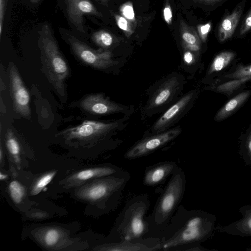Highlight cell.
Instances as JSON below:
<instances>
[{
	"mask_svg": "<svg viewBox=\"0 0 251 251\" xmlns=\"http://www.w3.org/2000/svg\"><path fill=\"white\" fill-rule=\"evenodd\" d=\"M38 33L42 69L55 92L64 99L66 97L65 82L69 75L68 65L49 25L44 24Z\"/></svg>",
	"mask_w": 251,
	"mask_h": 251,
	"instance_id": "4",
	"label": "cell"
},
{
	"mask_svg": "<svg viewBox=\"0 0 251 251\" xmlns=\"http://www.w3.org/2000/svg\"><path fill=\"white\" fill-rule=\"evenodd\" d=\"M68 41L75 56L83 63L94 69L104 70L118 63L113 59L109 51L95 50L72 35L68 36Z\"/></svg>",
	"mask_w": 251,
	"mask_h": 251,
	"instance_id": "7",
	"label": "cell"
},
{
	"mask_svg": "<svg viewBox=\"0 0 251 251\" xmlns=\"http://www.w3.org/2000/svg\"><path fill=\"white\" fill-rule=\"evenodd\" d=\"M161 240L158 237H146L110 243L100 249L101 250L112 251H161Z\"/></svg>",
	"mask_w": 251,
	"mask_h": 251,
	"instance_id": "14",
	"label": "cell"
},
{
	"mask_svg": "<svg viewBox=\"0 0 251 251\" xmlns=\"http://www.w3.org/2000/svg\"><path fill=\"white\" fill-rule=\"evenodd\" d=\"M39 238L40 241L47 247H53L63 237V231L58 228L50 227L45 229Z\"/></svg>",
	"mask_w": 251,
	"mask_h": 251,
	"instance_id": "20",
	"label": "cell"
},
{
	"mask_svg": "<svg viewBox=\"0 0 251 251\" xmlns=\"http://www.w3.org/2000/svg\"><path fill=\"white\" fill-rule=\"evenodd\" d=\"M114 17L118 26L124 32L127 37L130 36L134 32L131 23L122 15L115 14Z\"/></svg>",
	"mask_w": 251,
	"mask_h": 251,
	"instance_id": "27",
	"label": "cell"
},
{
	"mask_svg": "<svg viewBox=\"0 0 251 251\" xmlns=\"http://www.w3.org/2000/svg\"><path fill=\"white\" fill-rule=\"evenodd\" d=\"M194 52L186 50L183 54L184 63L188 65H192L196 61V57Z\"/></svg>",
	"mask_w": 251,
	"mask_h": 251,
	"instance_id": "35",
	"label": "cell"
},
{
	"mask_svg": "<svg viewBox=\"0 0 251 251\" xmlns=\"http://www.w3.org/2000/svg\"><path fill=\"white\" fill-rule=\"evenodd\" d=\"M8 191L12 201L19 204L23 201L25 193L24 186L17 180H13L8 185Z\"/></svg>",
	"mask_w": 251,
	"mask_h": 251,
	"instance_id": "26",
	"label": "cell"
},
{
	"mask_svg": "<svg viewBox=\"0 0 251 251\" xmlns=\"http://www.w3.org/2000/svg\"><path fill=\"white\" fill-rule=\"evenodd\" d=\"M6 146L12 159L18 165L20 162L21 147L13 132L9 130L6 135Z\"/></svg>",
	"mask_w": 251,
	"mask_h": 251,
	"instance_id": "22",
	"label": "cell"
},
{
	"mask_svg": "<svg viewBox=\"0 0 251 251\" xmlns=\"http://www.w3.org/2000/svg\"><path fill=\"white\" fill-rule=\"evenodd\" d=\"M163 17L165 21L169 25L172 23L173 13L170 5L166 3L163 9Z\"/></svg>",
	"mask_w": 251,
	"mask_h": 251,
	"instance_id": "34",
	"label": "cell"
},
{
	"mask_svg": "<svg viewBox=\"0 0 251 251\" xmlns=\"http://www.w3.org/2000/svg\"><path fill=\"white\" fill-rule=\"evenodd\" d=\"M85 111L95 115L104 116L124 112V106L111 101L101 93L90 94L84 97L80 103Z\"/></svg>",
	"mask_w": 251,
	"mask_h": 251,
	"instance_id": "12",
	"label": "cell"
},
{
	"mask_svg": "<svg viewBox=\"0 0 251 251\" xmlns=\"http://www.w3.org/2000/svg\"><path fill=\"white\" fill-rule=\"evenodd\" d=\"M179 127L146 136L126 151L124 158L134 159L147 156L176 138L181 132Z\"/></svg>",
	"mask_w": 251,
	"mask_h": 251,
	"instance_id": "8",
	"label": "cell"
},
{
	"mask_svg": "<svg viewBox=\"0 0 251 251\" xmlns=\"http://www.w3.org/2000/svg\"><path fill=\"white\" fill-rule=\"evenodd\" d=\"M197 28L198 34L201 40L203 42H205L207 39L208 34L211 30V22L207 23L204 25H199Z\"/></svg>",
	"mask_w": 251,
	"mask_h": 251,
	"instance_id": "32",
	"label": "cell"
},
{
	"mask_svg": "<svg viewBox=\"0 0 251 251\" xmlns=\"http://www.w3.org/2000/svg\"><path fill=\"white\" fill-rule=\"evenodd\" d=\"M150 205L148 195L145 194L128 200L117 219L112 231L111 243L148 237L147 214Z\"/></svg>",
	"mask_w": 251,
	"mask_h": 251,
	"instance_id": "3",
	"label": "cell"
},
{
	"mask_svg": "<svg viewBox=\"0 0 251 251\" xmlns=\"http://www.w3.org/2000/svg\"><path fill=\"white\" fill-rule=\"evenodd\" d=\"M194 97L195 92H189L173 104L154 123L152 134L165 131L177 122L188 111Z\"/></svg>",
	"mask_w": 251,
	"mask_h": 251,
	"instance_id": "10",
	"label": "cell"
},
{
	"mask_svg": "<svg viewBox=\"0 0 251 251\" xmlns=\"http://www.w3.org/2000/svg\"><path fill=\"white\" fill-rule=\"evenodd\" d=\"M11 93L15 111L22 116L30 119V96L15 66L9 65Z\"/></svg>",
	"mask_w": 251,
	"mask_h": 251,
	"instance_id": "11",
	"label": "cell"
},
{
	"mask_svg": "<svg viewBox=\"0 0 251 251\" xmlns=\"http://www.w3.org/2000/svg\"><path fill=\"white\" fill-rule=\"evenodd\" d=\"M178 165L175 161H165L146 168L143 184L147 186H155L162 183L170 177Z\"/></svg>",
	"mask_w": 251,
	"mask_h": 251,
	"instance_id": "16",
	"label": "cell"
},
{
	"mask_svg": "<svg viewBox=\"0 0 251 251\" xmlns=\"http://www.w3.org/2000/svg\"><path fill=\"white\" fill-rule=\"evenodd\" d=\"M119 126L120 123L117 122L85 121L77 126L64 130L60 134L67 140L86 143L101 139Z\"/></svg>",
	"mask_w": 251,
	"mask_h": 251,
	"instance_id": "6",
	"label": "cell"
},
{
	"mask_svg": "<svg viewBox=\"0 0 251 251\" xmlns=\"http://www.w3.org/2000/svg\"><path fill=\"white\" fill-rule=\"evenodd\" d=\"M5 11V0H0V36H1Z\"/></svg>",
	"mask_w": 251,
	"mask_h": 251,
	"instance_id": "36",
	"label": "cell"
},
{
	"mask_svg": "<svg viewBox=\"0 0 251 251\" xmlns=\"http://www.w3.org/2000/svg\"><path fill=\"white\" fill-rule=\"evenodd\" d=\"M180 32L182 44L201 45V39L196 31L188 26L183 21L180 22Z\"/></svg>",
	"mask_w": 251,
	"mask_h": 251,
	"instance_id": "23",
	"label": "cell"
},
{
	"mask_svg": "<svg viewBox=\"0 0 251 251\" xmlns=\"http://www.w3.org/2000/svg\"><path fill=\"white\" fill-rule=\"evenodd\" d=\"M92 40L97 45L104 49L111 47L114 41L112 35L103 30L94 32L92 35Z\"/></svg>",
	"mask_w": 251,
	"mask_h": 251,
	"instance_id": "24",
	"label": "cell"
},
{
	"mask_svg": "<svg viewBox=\"0 0 251 251\" xmlns=\"http://www.w3.org/2000/svg\"><path fill=\"white\" fill-rule=\"evenodd\" d=\"M182 79L177 75L166 78L149 98L144 112L148 115L155 113L174 100L182 88Z\"/></svg>",
	"mask_w": 251,
	"mask_h": 251,
	"instance_id": "9",
	"label": "cell"
},
{
	"mask_svg": "<svg viewBox=\"0 0 251 251\" xmlns=\"http://www.w3.org/2000/svg\"><path fill=\"white\" fill-rule=\"evenodd\" d=\"M240 154L246 164L251 167V131L245 140Z\"/></svg>",
	"mask_w": 251,
	"mask_h": 251,
	"instance_id": "29",
	"label": "cell"
},
{
	"mask_svg": "<svg viewBox=\"0 0 251 251\" xmlns=\"http://www.w3.org/2000/svg\"><path fill=\"white\" fill-rule=\"evenodd\" d=\"M251 29V9L245 17L241 26L240 35H243Z\"/></svg>",
	"mask_w": 251,
	"mask_h": 251,
	"instance_id": "33",
	"label": "cell"
},
{
	"mask_svg": "<svg viewBox=\"0 0 251 251\" xmlns=\"http://www.w3.org/2000/svg\"><path fill=\"white\" fill-rule=\"evenodd\" d=\"M97 0L98 1H99L102 3H105L106 2H107V1L108 0Z\"/></svg>",
	"mask_w": 251,
	"mask_h": 251,
	"instance_id": "41",
	"label": "cell"
},
{
	"mask_svg": "<svg viewBox=\"0 0 251 251\" xmlns=\"http://www.w3.org/2000/svg\"><path fill=\"white\" fill-rule=\"evenodd\" d=\"M246 251H251V248H247Z\"/></svg>",
	"mask_w": 251,
	"mask_h": 251,
	"instance_id": "43",
	"label": "cell"
},
{
	"mask_svg": "<svg viewBox=\"0 0 251 251\" xmlns=\"http://www.w3.org/2000/svg\"><path fill=\"white\" fill-rule=\"evenodd\" d=\"M235 53L232 51H223L214 58L209 70V74L217 72L225 68L233 60Z\"/></svg>",
	"mask_w": 251,
	"mask_h": 251,
	"instance_id": "21",
	"label": "cell"
},
{
	"mask_svg": "<svg viewBox=\"0 0 251 251\" xmlns=\"http://www.w3.org/2000/svg\"><path fill=\"white\" fill-rule=\"evenodd\" d=\"M225 77L236 79L251 77V65L247 66L239 65L233 73L227 75Z\"/></svg>",
	"mask_w": 251,
	"mask_h": 251,
	"instance_id": "28",
	"label": "cell"
},
{
	"mask_svg": "<svg viewBox=\"0 0 251 251\" xmlns=\"http://www.w3.org/2000/svg\"><path fill=\"white\" fill-rule=\"evenodd\" d=\"M198 1H199L201 3H206V4H213L217 2H219L223 0H197Z\"/></svg>",
	"mask_w": 251,
	"mask_h": 251,
	"instance_id": "38",
	"label": "cell"
},
{
	"mask_svg": "<svg viewBox=\"0 0 251 251\" xmlns=\"http://www.w3.org/2000/svg\"><path fill=\"white\" fill-rule=\"evenodd\" d=\"M124 170L114 166H104L82 170L68 177L65 181L64 184L67 187H76L90 179L117 174Z\"/></svg>",
	"mask_w": 251,
	"mask_h": 251,
	"instance_id": "15",
	"label": "cell"
},
{
	"mask_svg": "<svg viewBox=\"0 0 251 251\" xmlns=\"http://www.w3.org/2000/svg\"><path fill=\"white\" fill-rule=\"evenodd\" d=\"M130 178L129 173L124 170L118 174L100 177L80 187L75 191V196L79 199L93 203L110 200L118 204Z\"/></svg>",
	"mask_w": 251,
	"mask_h": 251,
	"instance_id": "5",
	"label": "cell"
},
{
	"mask_svg": "<svg viewBox=\"0 0 251 251\" xmlns=\"http://www.w3.org/2000/svg\"><path fill=\"white\" fill-rule=\"evenodd\" d=\"M31 2H32V3H37L39 1H40V0H30Z\"/></svg>",
	"mask_w": 251,
	"mask_h": 251,
	"instance_id": "42",
	"label": "cell"
},
{
	"mask_svg": "<svg viewBox=\"0 0 251 251\" xmlns=\"http://www.w3.org/2000/svg\"><path fill=\"white\" fill-rule=\"evenodd\" d=\"M7 177V176L4 174H2V172L0 173V179L1 180L5 179Z\"/></svg>",
	"mask_w": 251,
	"mask_h": 251,
	"instance_id": "39",
	"label": "cell"
},
{
	"mask_svg": "<svg viewBox=\"0 0 251 251\" xmlns=\"http://www.w3.org/2000/svg\"><path fill=\"white\" fill-rule=\"evenodd\" d=\"M250 94V91H245L230 100L217 113L215 120L221 121L228 116L246 100Z\"/></svg>",
	"mask_w": 251,
	"mask_h": 251,
	"instance_id": "19",
	"label": "cell"
},
{
	"mask_svg": "<svg viewBox=\"0 0 251 251\" xmlns=\"http://www.w3.org/2000/svg\"><path fill=\"white\" fill-rule=\"evenodd\" d=\"M2 149L1 148L0 150V161H2Z\"/></svg>",
	"mask_w": 251,
	"mask_h": 251,
	"instance_id": "40",
	"label": "cell"
},
{
	"mask_svg": "<svg viewBox=\"0 0 251 251\" xmlns=\"http://www.w3.org/2000/svg\"><path fill=\"white\" fill-rule=\"evenodd\" d=\"M182 46L184 50H188L193 52H197L199 51L201 49V45L197 44H182Z\"/></svg>",
	"mask_w": 251,
	"mask_h": 251,
	"instance_id": "37",
	"label": "cell"
},
{
	"mask_svg": "<svg viewBox=\"0 0 251 251\" xmlns=\"http://www.w3.org/2000/svg\"><path fill=\"white\" fill-rule=\"evenodd\" d=\"M251 80V77L240 78L232 81H229L218 86L217 90L222 92H230L244 82Z\"/></svg>",
	"mask_w": 251,
	"mask_h": 251,
	"instance_id": "30",
	"label": "cell"
},
{
	"mask_svg": "<svg viewBox=\"0 0 251 251\" xmlns=\"http://www.w3.org/2000/svg\"><path fill=\"white\" fill-rule=\"evenodd\" d=\"M242 218L227 226H217L215 231L231 235L251 237V205L242 206L239 209Z\"/></svg>",
	"mask_w": 251,
	"mask_h": 251,
	"instance_id": "17",
	"label": "cell"
},
{
	"mask_svg": "<svg viewBox=\"0 0 251 251\" xmlns=\"http://www.w3.org/2000/svg\"><path fill=\"white\" fill-rule=\"evenodd\" d=\"M243 9L242 4L239 5L221 21L218 31V36L221 42L231 37L240 19Z\"/></svg>",
	"mask_w": 251,
	"mask_h": 251,
	"instance_id": "18",
	"label": "cell"
},
{
	"mask_svg": "<svg viewBox=\"0 0 251 251\" xmlns=\"http://www.w3.org/2000/svg\"><path fill=\"white\" fill-rule=\"evenodd\" d=\"M216 216L201 210H190L179 205L160 237L161 251H175L210 239L215 231Z\"/></svg>",
	"mask_w": 251,
	"mask_h": 251,
	"instance_id": "1",
	"label": "cell"
},
{
	"mask_svg": "<svg viewBox=\"0 0 251 251\" xmlns=\"http://www.w3.org/2000/svg\"><path fill=\"white\" fill-rule=\"evenodd\" d=\"M186 183L184 172L177 166L158 197L151 213L147 217L149 229L148 237L160 238L182 200Z\"/></svg>",
	"mask_w": 251,
	"mask_h": 251,
	"instance_id": "2",
	"label": "cell"
},
{
	"mask_svg": "<svg viewBox=\"0 0 251 251\" xmlns=\"http://www.w3.org/2000/svg\"><path fill=\"white\" fill-rule=\"evenodd\" d=\"M122 16L124 17L131 23H135V13L132 3L128 1L123 4L120 7Z\"/></svg>",
	"mask_w": 251,
	"mask_h": 251,
	"instance_id": "31",
	"label": "cell"
},
{
	"mask_svg": "<svg viewBox=\"0 0 251 251\" xmlns=\"http://www.w3.org/2000/svg\"><path fill=\"white\" fill-rule=\"evenodd\" d=\"M56 174V171H51L39 177L31 188V194L34 196L39 194L51 181Z\"/></svg>",
	"mask_w": 251,
	"mask_h": 251,
	"instance_id": "25",
	"label": "cell"
},
{
	"mask_svg": "<svg viewBox=\"0 0 251 251\" xmlns=\"http://www.w3.org/2000/svg\"><path fill=\"white\" fill-rule=\"evenodd\" d=\"M69 21L81 32H84L83 16L86 14L102 17L101 13L90 0H65Z\"/></svg>",
	"mask_w": 251,
	"mask_h": 251,
	"instance_id": "13",
	"label": "cell"
}]
</instances>
